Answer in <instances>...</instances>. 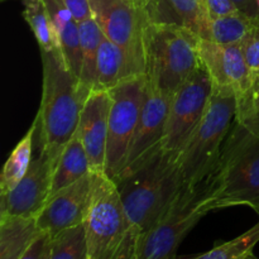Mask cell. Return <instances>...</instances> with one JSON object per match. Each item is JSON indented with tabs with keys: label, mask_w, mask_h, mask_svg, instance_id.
I'll return each instance as SVG.
<instances>
[{
	"label": "cell",
	"mask_w": 259,
	"mask_h": 259,
	"mask_svg": "<svg viewBox=\"0 0 259 259\" xmlns=\"http://www.w3.org/2000/svg\"><path fill=\"white\" fill-rule=\"evenodd\" d=\"M51 243L52 237L48 233L42 232L20 259H50Z\"/></svg>",
	"instance_id": "obj_29"
},
{
	"label": "cell",
	"mask_w": 259,
	"mask_h": 259,
	"mask_svg": "<svg viewBox=\"0 0 259 259\" xmlns=\"http://www.w3.org/2000/svg\"><path fill=\"white\" fill-rule=\"evenodd\" d=\"M83 227L88 259H137L142 233L129 219L115 182L104 172L94 177Z\"/></svg>",
	"instance_id": "obj_3"
},
{
	"label": "cell",
	"mask_w": 259,
	"mask_h": 259,
	"mask_svg": "<svg viewBox=\"0 0 259 259\" xmlns=\"http://www.w3.org/2000/svg\"><path fill=\"white\" fill-rule=\"evenodd\" d=\"M200 39L182 25L148 20L144 29V63L149 85L172 96L201 65Z\"/></svg>",
	"instance_id": "obj_6"
},
{
	"label": "cell",
	"mask_w": 259,
	"mask_h": 259,
	"mask_svg": "<svg viewBox=\"0 0 259 259\" xmlns=\"http://www.w3.org/2000/svg\"><path fill=\"white\" fill-rule=\"evenodd\" d=\"M223 209L219 200L200 187L185 186L168 211L152 229L141 235L137 259H177V248L210 211Z\"/></svg>",
	"instance_id": "obj_7"
},
{
	"label": "cell",
	"mask_w": 259,
	"mask_h": 259,
	"mask_svg": "<svg viewBox=\"0 0 259 259\" xmlns=\"http://www.w3.org/2000/svg\"><path fill=\"white\" fill-rule=\"evenodd\" d=\"M210 19L239 12L233 0H204Z\"/></svg>",
	"instance_id": "obj_30"
},
{
	"label": "cell",
	"mask_w": 259,
	"mask_h": 259,
	"mask_svg": "<svg viewBox=\"0 0 259 259\" xmlns=\"http://www.w3.org/2000/svg\"><path fill=\"white\" fill-rule=\"evenodd\" d=\"M258 242L259 223L239 237L234 238L227 243H223V244L212 248L209 252L184 259H238L245 253L252 252Z\"/></svg>",
	"instance_id": "obj_26"
},
{
	"label": "cell",
	"mask_w": 259,
	"mask_h": 259,
	"mask_svg": "<svg viewBox=\"0 0 259 259\" xmlns=\"http://www.w3.org/2000/svg\"><path fill=\"white\" fill-rule=\"evenodd\" d=\"M50 259H88L83 224L63 230L52 237Z\"/></svg>",
	"instance_id": "obj_25"
},
{
	"label": "cell",
	"mask_w": 259,
	"mask_h": 259,
	"mask_svg": "<svg viewBox=\"0 0 259 259\" xmlns=\"http://www.w3.org/2000/svg\"><path fill=\"white\" fill-rule=\"evenodd\" d=\"M200 189L223 207L248 205L259 211V136L235 123L214 171Z\"/></svg>",
	"instance_id": "obj_5"
},
{
	"label": "cell",
	"mask_w": 259,
	"mask_h": 259,
	"mask_svg": "<svg viewBox=\"0 0 259 259\" xmlns=\"http://www.w3.org/2000/svg\"><path fill=\"white\" fill-rule=\"evenodd\" d=\"M50 14L58 47L70 70L76 76L81 71V46L78 22L73 18L62 0H43Z\"/></svg>",
	"instance_id": "obj_17"
},
{
	"label": "cell",
	"mask_w": 259,
	"mask_h": 259,
	"mask_svg": "<svg viewBox=\"0 0 259 259\" xmlns=\"http://www.w3.org/2000/svg\"><path fill=\"white\" fill-rule=\"evenodd\" d=\"M240 48L252 75V80L254 81L259 77V23L243 38Z\"/></svg>",
	"instance_id": "obj_27"
},
{
	"label": "cell",
	"mask_w": 259,
	"mask_h": 259,
	"mask_svg": "<svg viewBox=\"0 0 259 259\" xmlns=\"http://www.w3.org/2000/svg\"><path fill=\"white\" fill-rule=\"evenodd\" d=\"M91 15L104 37L128 56L137 76L146 75L144 29L148 23L146 8L137 0H89Z\"/></svg>",
	"instance_id": "obj_9"
},
{
	"label": "cell",
	"mask_w": 259,
	"mask_h": 259,
	"mask_svg": "<svg viewBox=\"0 0 259 259\" xmlns=\"http://www.w3.org/2000/svg\"><path fill=\"white\" fill-rule=\"evenodd\" d=\"M40 233L35 218L0 217V259H20Z\"/></svg>",
	"instance_id": "obj_18"
},
{
	"label": "cell",
	"mask_w": 259,
	"mask_h": 259,
	"mask_svg": "<svg viewBox=\"0 0 259 259\" xmlns=\"http://www.w3.org/2000/svg\"><path fill=\"white\" fill-rule=\"evenodd\" d=\"M169 103H171V96L158 91L147 81V93L141 118L132 138L125 164L119 175L134 171L148 157L162 149V139H163Z\"/></svg>",
	"instance_id": "obj_11"
},
{
	"label": "cell",
	"mask_w": 259,
	"mask_h": 259,
	"mask_svg": "<svg viewBox=\"0 0 259 259\" xmlns=\"http://www.w3.org/2000/svg\"><path fill=\"white\" fill-rule=\"evenodd\" d=\"M177 156L162 148L134 171L113 180L129 219L142 234L163 218L184 190Z\"/></svg>",
	"instance_id": "obj_2"
},
{
	"label": "cell",
	"mask_w": 259,
	"mask_h": 259,
	"mask_svg": "<svg viewBox=\"0 0 259 259\" xmlns=\"http://www.w3.org/2000/svg\"><path fill=\"white\" fill-rule=\"evenodd\" d=\"M81 46V71L78 80L89 91L95 90L96 65H98L99 47L103 40V32L94 18L78 23Z\"/></svg>",
	"instance_id": "obj_22"
},
{
	"label": "cell",
	"mask_w": 259,
	"mask_h": 259,
	"mask_svg": "<svg viewBox=\"0 0 259 259\" xmlns=\"http://www.w3.org/2000/svg\"><path fill=\"white\" fill-rule=\"evenodd\" d=\"M137 2H139L141 4H143V5H146V0H137Z\"/></svg>",
	"instance_id": "obj_35"
},
{
	"label": "cell",
	"mask_w": 259,
	"mask_h": 259,
	"mask_svg": "<svg viewBox=\"0 0 259 259\" xmlns=\"http://www.w3.org/2000/svg\"><path fill=\"white\" fill-rule=\"evenodd\" d=\"M237 109L234 91L212 88L204 116L177 156L186 187H200L214 171L235 124Z\"/></svg>",
	"instance_id": "obj_4"
},
{
	"label": "cell",
	"mask_w": 259,
	"mask_h": 259,
	"mask_svg": "<svg viewBox=\"0 0 259 259\" xmlns=\"http://www.w3.org/2000/svg\"><path fill=\"white\" fill-rule=\"evenodd\" d=\"M42 99L34 121V148L56 164L61 152L76 133L85 101L91 91L70 70L58 50L40 51Z\"/></svg>",
	"instance_id": "obj_1"
},
{
	"label": "cell",
	"mask_w": 259,
	"mask_h": 259,
	"mask_svg": "<svg viewBox=\"0 0 259 259\" xmlns=\"http://www.w3.org/2000/svg\"><path fill=\"white\" fill-rule=\"evenodd\" d=\"M166 8L148 2L146 8L149 22L168 23L187 28L206 39L209 33L210 17L204 0H159Z\"/></svg>",
	"instance_id": "obj_16"
},
{
	"label": "cell",
	"mask_w": 259,
	"mask_h": 259,
	"mask_svg": "<svg viewBox=\"0 0 259 259\" xmlns=\"http://www.w3.org/2000/svg\"><path fill=\"white\" fill-rule=\"evenodd\" d=\"M257 111H259V77L253 81L248 93L238 103L235 121L244 120L245 118L253 115Z\"/></svg>",
	"instance_id": "obj_28"
},
{
	"label": "cell",
	"mask_w": 259,
	"mask_h": 259,
	"mask_svg": "<svg viewBox=\"0 0 259 259\" xmlns=\"http://www.w3.org/2000/svg\"><path fill=\"white\" fill-rule=\"evenodd\" d=\"M238 259H258V258L254 257V254H253V250H252V252L245 253V254H243L242 257H239Z\"/></svg>",
	"instance_id": "obj_34"
},
{
	"label": "cell",
	"mask_w": 259,
	"mask_h": 259,
	"mask_svg": "<svg viewBox=\"0 0 259 259\" xmlns=\"http://www.w3.org/2000/svg\"><path fill=\"white\" fill-rule=\"evenodd\" d=\"M258 23L257 19L242 12L215 18L210 20L206 39L222 45L240 43L248 32Z\"/></svg>",
	"instance_id": "obj_23"
},
{
	"label": "cell",
	"mask_w": 259,
	"mask_h": 259,
	"mask_svg": "<svg viewBox=\"0 0 259 259\" xmlns=\"http://www.w3.org/2000/svg\"><path fill=\"white\" fill-rule=\"evenodd\" d=\"M146 93V75L126 78L109 90L110 110L104 174L111 180L120 174L125 164L132 138L141 118Z\"/></svg>",
	"instance_id": "obj_8"
},
{
	"label": "cell",
	"mask_w": 259,
	"mask_h": 259,
	"mask_svg": "<svg viewBox=\"0 0 259 259\" xmlns=\"http://www.w3.org/2000/svg\"><path fill=\"white\" fill-rule=\"evenodd\" d=\"M37 125L35 121L30 125L25 136L15 146L10 156L8 157L2 176H0V196L9 194L18 184L23 180L29 169L34 153V141Z\"/></svg>",
	"instance_id": "obj_21"
},
{
	"label": "cell",
	"mask_w": 259,
	"mask_h": 259,
	"mask_svg": "<svg viewBox=\"0 0 259 259\" xmlns=\"http://www.w3.org/2000/svg\"><path fill=\"white\" fill-rule=\"evenodd\" d=\"M109 110H110L109 91H91L81 111L80 121L76 131L88 153L91 172L94 174H103L105 171Z\"/></svg>",
	"instance_id": "obj_15"
},
{
	"label": "cell",
	"mask_w": 259,
	"mask_h": 259,
	"mask_svg": "<svg viewBox=\"0 0 259 259\" xmlns=\"http://www.w3.org/2000/svg\"><path fill=\"white\" fill-rule=\"evenodd\" d=\"M147 3H148V0H146V4H147Z\"/></svg>",
	"instance_id": "obj_36"
},
{
	"label": "cell",
	"mask_w": 259,
	"mask_h": 259,
	"mask_svg": "<svg viewBox=\"0 0 259 259\" xmlns=\"http://www.w3.org/2000/svg\"><path fill=\"white\" fill-rule=\"evenodd\" d=\"M62 2L78 23L93 17L89 0H62Z\"/></svg>",
	"instance_id": "obj_31"
},
{
	"label": "cell",
	"mask_w": 259,
	"mask_h": 259,
	"mask_svg": "<svg viewBox=\"0 0 259 259\" xmlns=\"http://www.w3.org/2000/svg\"><path fill=\"white\" fill-rule=\"evenodd\" d=\"M23 17L32 29L40 51L60 50L58 40L43 0H23Z\"/></svg>",
	"instance_id": "obj_24"
},
{
	"label": "cell",
	"mask_w": 259,
	"mask_h": 259,
	"mask_svg": "<svg viewBox=\"0 0 259 259\" xmlns=\"http://www.w3.org/2000/svg\"><path fill=\"white\" fill-rule=\"evenodd\" d=\"M134 76L137 75L132 68L125 52L115 43L103 37L99 47L95 90L109 91L121 81Z\"/></svg>",
	"instance_id": "obj_19"
},
{
	"label": "cell",
	"mask_w": 259,
	"mask_h": 259,
	"mask_svg": "<svg viewBox=\"0 0 259 259\" xmlns=\"http://www.w3.org/2000/svg\"><path fill=\"white\" fill-rule=\"evenodd\" d=\"M90 172L91 167L88 153L77 133H75L71 141L62 149L55 164L51 195L60 191L63 187L70 186Z\"/></svg>",
	"instance_id": "obj_20"
},
{
	"label": "cell",
	"mask_w": 259,
	"mask_h": 259,
	"mask_svg": "<svg viewBox=\"0 0 259 259\" xmlns=\"http://www.w3.org/2000/svg\"><path fill=\"white\" fill-rule=\"evenodd\" d=\"M212 93L209 73L201 65L172 94L162 148L179 153L204 116Z\"/></svg>",
	"instance_id": "obj_10"
},
{
	"label": "cell",
	"mask_w": 259,
	"mask_h": 259,
	"mask_svg": "<svg viewBox=\"0 0 259 259\" xmlns=\"http://www.w3.org/2000/svg\"><path fill=\"white\" fill-rule=\"evenodd\" d=\"M235 123L239 126H242L244 131L249 132V133L254 134V136H259V111L245 118L244 120L235 121Z\"/></svg>",
	"instance_id": "obj_32"
},
{
	"label": "cell",
	"mask_w": 259,
	"mask_h": 259,
	"mask_svg": "<svg viewBox=\"0 0 259 259\" xmlns=\"http://www.w3.org/2000/svg\"><path fill=\"white\" fill-rule=\"evenodd\" d=\"M55 163L37 149L22 181L5 196H0V217L37 218L51 197Z\"/></svg>",
	"instance_id": "obj_12"
},
{
	"label": "cell",
	"mask_w": 259,
	"mask_h": 259,
	"mask_svg": "<svg viewBox=\"0 0 259 259\" xmlns=\"http://www.w3.org/2000/svg\"><path fill=\"white\" fill-rule=\"evenodd\" d=\"M199 53L212 88L234 91L237 104L239 103L253 83L240 43L222 45L209 39H200Z\"/></svg>",
	"instance_id": "obj_14"
},
{
	"label": "cell",
	"mask_w": 259,
	"mask_h": 259,
	"mask_svg": "<svg viewBox=\"0 0 259 259\" xmlns=\"http://www.w3.org/2000/svg\"><path fill=\"white\" fill-rule=\"evenodd\" d=\"M233 3L239 12L254 18V0H233Z\"/></svg>",
	"instance_id": "obj_33"
},
{
	"label": "cell",
	"mask_w": 259,
	"mask_h": 259,
	"mask_svg": "<svg viewBox=\"0 0 259 259\" xmlns=\"http://www.w3.org/2000/svg\"><path fill=\"white\" fill-rule=\"evenodd\" d=\"M94 177L95 174L90 172L70 186L51 195L35 218L38 228L55 237L63 230L82 225L93 199Z\"/></svg>",
	"instance_id": "obj_13"
}]
</instances>
